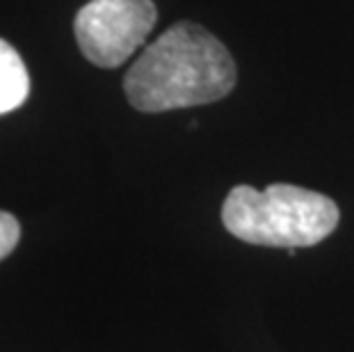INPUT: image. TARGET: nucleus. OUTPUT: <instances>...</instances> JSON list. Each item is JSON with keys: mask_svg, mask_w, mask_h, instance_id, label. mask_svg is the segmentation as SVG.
<instances>
[{"mask_svg": "<svg viewBox=\"0 0 354 352\" xmlns=\"http://www.w3.org/2000/svg\"><path fill=\"white\" fill-rule=\"evenodd\" d=\"M236 62L227 46L190 21L149 44L124 78L128 103L140 112H167L220 101L236 87Z\"/></svg>", "mask_w": 354, "mask_h": 352, "instance_id": "1", "label": "nucleus"}, {"mask_svg": "<svg viewBox=\"0 0 354 352\" xmlns=\"http://www.w3.org/2000/svg\"><path fill=\"white\" fill-rule=\"evenodd\" d=\"M338 220L334 199L290 183H272L263 192L236 185L222 206L229 234L263 247H313L338 227Z\"/></svg>", "mask_w": 354, "mask_h": 352, "instance_id": "2", "label": "nucleus"}, {"mask_svg": "<svg viewBox=\"0 0 354 352\" xmlns=\"http://www.w3.org/2000/svg\"><path fill=\"white\" fill-rule=\"evenodd\" d=\"M156 21L151 0H89L76 14L73 33L89 62L117 69L147 41Z\"/></svg>", "mask_w": 354, "mask_h": 352, "instance_id": "3", "label": "nucleus"}, {"mask_svg": "<svg viewBox=\"0 0 354 352\" xmlns=\"http://www.w3.org/2000/svg\"><path fill=\"white\" fill-rule=\"evenodd\" d=\"M30 94L28 69L12 44L0 39V115L24 106Z\"/></svg>", "mask_w": 354, "mask_h": 352, "instance_id": "4", "label": "nucleus"}, {"mask_svg": "<svg viewBox=\"0 0 354 352\" xmlns=\"http://www.w3.org/2000/svg\"><path fill=\"white\" fill-rule=\"evenodd\" d=\"M21 238V227L17 222V217L0 211V261L5 257H10L12 250L17 247Z\"/></svg>", "mask_w": 354, "mask_h": 352, "instance_id": "5", "label": "nucleus"}]
</instances>
